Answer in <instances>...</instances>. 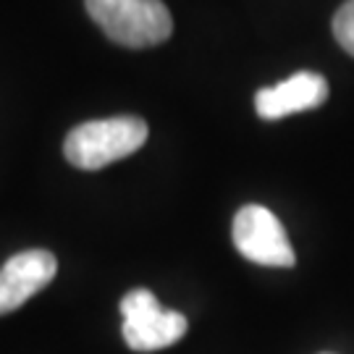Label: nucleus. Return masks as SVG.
<instances>
[{"instance_id": "423d86ee", "label": "nucleus", "mask_w": 354, "mask_h": 354, "mask_svg": "<svg viewBox=\"0 0 354 354\" xmlns=\"http://www.w3.org/2000/svg\"><path fill=\"white\" fill-rule=\"evenodd\" d=\"M328 97V82L313 71L291 74L276 87H266L254 95V111L266 121H279L299 111L320 108Z\"/></svg>"}, {"instance_id": "f03ea898", "label": "nucleus", "mask_w": 354, "mask_h": 354, "mask_svg": "<svg viewBox=\"0 0 354 354\" xmlns=\"http://www.w3.org/2000/svg\"><path fill=\"white\" fill-rule=\"evenodd\" d=\"M84 6L105 37L124 48H152L174 32L163 0H84Z\"/></svg>"}, {"instance_id": "39448f33", "label": "nucleus", "mask_w": 354, "mask_h": 354, "mask_svg": "<svg viewBox=\"0 0 354 354\" xmlns=\"http://www.w3.org/2000/svg\"><path fill=\"white\" fill-rule=\"evenodd\" d=\"M55 270H58L55 254L48 250H26L13 254L0 268V315L19 310L26 299L39 294L55 279Z\"/></svg>"}, {"instance_id": "20e7f679", "label": "nucleus", "mask_w": 354, "mask_h": 354, "mask_svg": "<svg viewBox=\"0 0 354 354\" xmlns=\"http://www.w3.org/2000/svg\"><path fill=\"white\" fill-rule=\"evenodd\" d=\"M234 247L247 260L268 268H291L297 254L281 221L263 205H244L231 226Z\"/></svg>"}, {"instance_id": "0eeeda50", "label": "nucleus", "mask_w": 354, "mask_h": 354, "mask_svg": "<svg viewBox=\"0 0 354 354\" xmlns=\"http://www.w3.org/2000/svg\"><path fill=\"white\" fill-rule=\"evenodd\" d=\"M333 35L344 50L354 55V0H346L333 16Z\"/></svg>"}, {"instance_id": "7ed1b4c3", "label": "nucleus", "mask_w": 354, "mask_h": 354, "mask_svg": "<svg viewBox=\"0 0 354 354\" xmlns=\"http://www.w3.org/2000/svg\"><path fill=\"white\" fill-rule=\"evenodd\" d=\"M124 342L134 352H158L174 346L189 328L187 317L176 310H165L147 289H131L121 299Z\"/></svg>"}, {"instance_id": "f257e3e1", "label": "nucleus", "mask_w": 354, "mask_h": 354, "mask_svg": "<svg viewBox=\"0 0 354 354\" xmlns=\"http://www.w3.org/2000/svg\"><path fill=\"white\" fill-rule=\"evenodd\" d=\"M150 129L140 115H115L87 121L68 131L64 142L66 160L82 171H97L137 152L147 142Z\"/></svg>"}]
</instances>
